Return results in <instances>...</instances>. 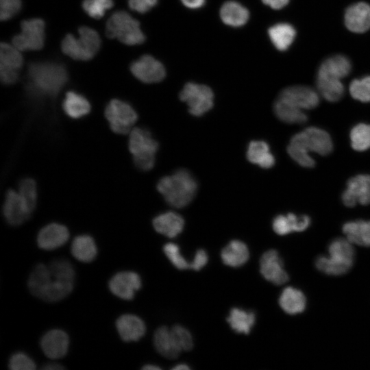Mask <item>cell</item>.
Returning a JSON list of instances; mask_svg holds the SVG:
<instances>
[{
	"label": "cell",
	"mask_w": 370,
	"mask_h": 370,
	"mask_svg": "<svg viewBox=\"0 0 370 370\" xmlns=\"http://www.w3.org/2000/svg\"><path fill=\"white\" fill-rule=\"evenodd\" d=\"M27 89L38 96L54 97L68 80L65 67L55 62H34L27 69Z\"/></svg>",
	"instance_id": "6da1fadb"
},
{
	"label": "cell",
	"mask_w": 370,
	"mask_h": 370,
	"mask_svg": "<svg viewBox=\"0 0 370 370\" xmlns=\"http://www.w3.org/2000/svg\"><path fill=\"white\" fill-rule=\"evenodd\" d=\"M157 189L170 206L180 208L193 199L197 190V182L188 171L179 169L161 178Z\"/></svg>",
	"instance_id": "7a4b0ae2"
},
{
	"label": "cell",
	"mask_w": 370,
	"mask_h": 370,
	"mask_svg": "<svg viewBox=\"0 0 370 370\" xmlns=\"http://www.w3.org/2000/svg\"><path fill=\"white\" fill-rule=\"evenodd\" d=\"M329 256H321L315 262L320 271L330 275H341L353 265L355 252L352 243L347 238H336L328 247Z\"/></svg>",
	"instance_id": "3957f363"
},
{
	"label": "cell",
	"mask_w": 370,
	"mask_h": 370,
	"mask_svg": "<svg viewBox=\"0 0 370 370\" xmlns=\"http://www.w3.org/2000/svg\"><path fill=\"white\" fill-rule=\"evenodd\" d=\"M79 38L67 34L62 41V52L77 60H89L99 51L101 38L98 33L88 27L79 28Z\"/></svg>",
	"instance_id": "277c9868"
},
{
	"label": "cell",
	"mask_w": 370,
	"mask_h": 370,
	"mask_svg": "<svg viewBox=\"0 0 370 370\" xmlns=\"http://www.w3.org/2000/svg\"><path fill=\"white\" fill-rule=\"evenodd\" d=\"M130 133L128 146L135 166L144 171L151 169L158 149V142L144 128L135 127Z\"/></svg>",
	"instance_id": "5b68a950"
},
{
	"label": "cell",
	"mask_w": 370,
	"mask_h": 370,
	"mask_svg": "<svg viewBox=\"0 0 370 370\" xmlns=\"http://www.w3.org/2000/svg\"><path fill=\"white\" fill-rule=\"evenodd\" d=\"M106 34L127 45H140L145 40L139 22L124 11H117L111 15L106 23Z\"/></svg>",
	"instance_id": "8992f818"
},
{
	"label": "cell",
	"mask_w": 370,
	"mask_h": 370,
	"mask_svg": "<svg viewBox=\"0 0 370 370\" xmlns=\"http://www.w3.org/2000/svg\"><path fill=\"white\" fill-rule=\"evenodd\" d=\"M180 99L187 104L191 114L199 116L212 108L214 94L206 85L188 82L181 90Z\"/></svg>",
	"instance_id": "52a82bcc"
},
{
	"label": "cell",
	"mask_w": 370,
	"mask_h": 370,
	"mask_svg": "<svg viewBox=\"0 0 370 370\" xmlns=\"http://www.w3.org/2000/svg\"><path fill=\"white\" fill-rule=\"evenodd\" d=\"M105 116L111 130L119 134L130 132L138 119L136 112L129 103L116 99L106 106Z\"/></svg>",
	"instance_id": "ba28073f"
},
{
	"label": "cell",
	"mask_w": 370,
	"mask_h": 370,
	"mask_svg": "<svg viewBox=\"0 0 370 370\" xmlns=\"http://www.w3.org/2000/svg\"><path fill=\"white\" fill-rule=\"evenodd\" d=\"M21 32L12 38V42L19 51L40 50L45 42V22L40 18L25 20Z\"/></svg>",
	"instance_id": "9c48e42d"
},
{
	"label": "cell",
	"mask_w": 370,
	"mask_h": 370,
	"mask_svg": "<svg viewBox=\"0 0 370 370\" xmlns=\"http://www.w3.org/2000/svg\"><path fill=\"white\" fill-rule=\"evenodd\" d=\"M290 142L302 147L308 152L313 151L321 156L328 155L333 149L330 134L316 127H309L295 134Z\"/></svg>",
	"instance_id": "30bf717a"
},
{
	"label": "cell",
	"mask_w": 370,
	"mask_h": 370,
	"mask_svg": "<svg viewBox=\"0 0 370 370\" xmlns=\"http://www.w3.org/2000/svg\"><path fill=\"white\" fill-rule=\"evenodd\" d=\"M23 59L15 47L1 42L0 47V78L5 85L14 84L18 79Z\"/></svg>",
	"instance_id": "8fae6325"
},
{
	"label": "cell",
	"mask_w": 370,
	"mask_h": 370,
	"mask_svg": "<svg viewBox=\"0 0 370 370\" xmlns=\"http://www.w3.org/2000/svg\"><path fill=\"white\" fill-rule=\"evenodd\" d=\"M341 199L347 207H354L357 203L370 204V175L360 174L350 178Z\"/></svg>",
	"instance_id": "7c38bea8"
},
{
	"label": "cell",
	"mask_w": 370,
	"mask_h": 370,
	"mask_svg": "<svg viewBox=\"0 0 370 370\" xmlns=\"http://www.w3.org/2000/svg\"><path fill=\"white\" fill-rule=\"evenodd\" d=\"M130 71L140 81L151 84L162 81L166 75L163 64L150 55H144L131 64Z\"/></svg>",
	"instance_id": "4fadbf2b"
},
{
	"label": "cell",
	"mask_w": 370,
	"mask_h": 370,
	"mask_svg": "<svg viewBox=\"0 0 370 370\" xmlns=\"http://www.w3.org/2000/svg\"><path fill=\"white\" fill-rule=\"evenodd\" d=\"M109 289L120 299L131 300L142 285L140 277L134 271H121L110 280Z\"/></svg>",
	"instance_id": "5bb4252c"
},
{
	"label": "cell",
	"mask_w": 370,
	"mask_h": 370,
	"mask_svg": "<svg viewBox=\"0 0 370 370\" xmlns=\"http://www.w3.org/2000/svg\"><path fill=\"white\" fill-rule=\"evenodd\" d=\"M260 271L262 276L275 285H281L288 280V275L284 269V264L275 249L264 252L260 260Z\"/></svg>",
	"instance_id": "9a60e30c"
},
{
	"label": "cell",
	"mask_w": 370,
	"mask_h": 370,
	"mask_svg": "<svg viewBox=\"0 0 370 370\" xmlns=\"http://www.w3.org/2000/svg\"><path fill=\"white\" fill-rule=\"evenodd\" d=\"M3 214L8 223L12 226H17L26 221L32 213L18 192L10 189L5 195Z\"/></svg>",
	"instance_id": "2e32d148"
},
{
	"label": "cell",
	"mask_w": 370,
	"mask_h": 370,
	"mask_svg": "<svg viewBox=\"0 0 370 370\" xmlns=\"http://www.w3.org/2000/svg\"><path fill=\"white\" fill-rule=\"evenodd\" d=\"M69 345V336L60 329L47 332L40 339V347L43 353L52 359L64 357L68 352Z\"/></svg>",
	"instance_id": "e0dca14e"
},
{
	"label": "cell",
	"mask_w": 370,
	"mask_h": 370,
	"mask_svg": "<svg viewBox=\"0 0 370 370\" xmlns=\"http://www.w3.org/2000/svg\"><path fill=\"white\" fill-rule=\"evenodd\" d=\"M69 238L67 227L51 223L43 227L38 234V246L45 250H53L64 245Z\"/></svg>",
	"instance_id": "ac0fdd59"
},
{
	"label": "cell",
	"mask_w": 370,
	"mask_h": 370,
	"mask_svg": "<svg viewBox=\"0 0 370 370\" xmlns=\"http://www.w3.org/2000/svg\"><path fill=\"white\" fill-rule=\"evenodd\" d=\"M279 97L290 101L302 110L316 108L319 103V97L316 91L306 86H293L284 88Z\"/></svg>",
	"instance_id": "d6986e66"
},
{
	"label": "cell",
	"mask_w": 370,
	"mask_h": 370,
	"mask_svg": "<svg viewBox=\"0 0 370 370\" xmlns=\"http://www.w3.org/2000/svg\"><path fill=\"white\" fill-rule=\"evenodd\" d=\"M345 23L349 30L363 33L370 28V5L364 2L352 4L345 11Z\"/></svg>",
	"instance_id": "ffe728a7"
},
{
	"label": "cell",
	"mask_w": 370,
	"mask_h": 370,
	"mask_svg": "<svg viewBox=\"0 0 370 370\" xmlns=\"http://www.w3.org/2000/svg\"><path fill=\"white\" fill-rule=\"evenodd\" d=\"M116 327L120 337L126 342L138 341L146 332L144 321L132 314L120 316L116 320Z\"/></svg>",
	"instance_id": "44dd1931"
},
{
	"label": "cell",
	"mask_w": 370,
	"mask_h": 370,
	"mask_svg": "<svg viewBox=\"0 0 370 370\" xmlns=\"http://www.w3.org/2000/svg\"><path fill=\"white\" fill-rule=\"evenodd\" d=\"M310 224V219L307 215L297 216L293 213L278 215L273 219L272 227L274 232L280 235H286L292 232H303Z\"/></svg>",
	"instance_id": "7402d4cb"
},
{
	"label": "cell",
	"mask_w": 370,
	"mask_h": 370,
	"mask_svg": "<svg viewBox=\"0 0 370 370\" xmlns=\"http://www.w3.org/2000/svg\"><path fill=\"white\" fill-rule=\"evenodd\" d=\"M153 345L157 352L165 358H177L182 351L171 329L162 326L157 329L153 336Z\"/></svg>",
	"instance_id": "603a6c76"
},
{
	"label": "cell",
	"mask_w": 370,
	"mask_h": 370,
	"mask_svg": "<svg viewBox=\"0 0 370 370\" xmlns=\"http://www.w3.org/2000/svg\"><path fill=\"white\" fill-rule=\"evenodd\" d=\"M153 225L158 233L174 238L182 232L184 221L180 214L166 212L156 217L153 220Z\"/></svg>",
	"instance_id": "cb8c5ba5"
},
{
	"label": "cell",
	"mask_w": 370,
	"mask_h": 370,
	"mask_svg": "<svg viewBox=\"0 0 370 370\" xmlns=\"http://www.w3.org/2000/svg\"><path fill=\"white\" fill-rule=\"evenodd\" d=\"M52 281L53 277L49 266L40 263L37 264L31 272L27 285L31 293L42 299Z\"/></svg>",
	"instance_id": "d4e9b609"
},
{
	"label": "cell",
	"mask_w": 370,
	"mask_h": 370,
	"mask_svg": "<svg viewBox=\"0 0 370 370\" xmlns=\"http://www.w3.org/2000/svg\"><path fill=\"white\" fill-rule=\"evenodd\" d=\"M220 17L227 25L239 27L248 21L249 12L242 4L234 1H229L223 4L220 10Z\"/></svg>",
	"instance_id": "484cf974"
},
{
	"label": "cell",
	"mask_w": 370,
	"mask_h": 370,
	"mask_svg": "<svg viewBox=\"0 0 370 370\" xmlns=\"http://www.w3.org/2000/svg\"><path fill=\"white\" fill-rule=\"evenodd\" d=\"M352 64L348 58L343 55H334L325 59L320 65L317 74L341 79L349 75Z\"/></svg>",
	"instance_id": "4316f807"
},
{
	"label": "cell",
	"mask_w": 370,
	"mask_h": 370,
	"mask_svg": "<svg viewBox=\"0 0 370 370\" xmlns=\"http://www.w3.org/2000/svg\"><path fill=\"white\" fill-rule=\"evenodd\" d=\"M343 232L352 244L370 247V221L347 222L343 226Z\"/></svg>",
	"instance_id": "83f0119b"
},
{
	"label": "cell",
	"mask_w": 370,
	"mask_h": 370,
	"mask_svg": "<svg viewBox=\"0 0 370 370\" xmlns=\"http://www.w3.org/2000/svg\"><path fill=\"white\" fill-rule=\"evenodd\" d=\"M273 110L276 116L286 123H304L308 119L302 109L279 96L274 103Z\"/></svg>",
	"instance_id": "f1b7e54d"
},
{
	"label": "cell",
	"mask_w": 370,
	"mask_h": 370,
	"mask_svg": "<svg viewBox=\"0 0 370 370\" xmlns=\"http://www.w3.org/2000/svg\"><path fill=\"white\" fill-rule=\"evenodd\" d=\"M281 308L288 314L302 312L306 306V299L304 293L293 287L284 288L279 298Z\"/></svg>",
	"instance_id": "f546056e"
},
{
	"label": "cell",
	"mask_w": 370,
	"mask_h": 370,
	"mask_svg": "<svg viewBox=\"0 0 370 370\" xmlns=\"http://www.w3.org/2000/svg\"><path fill=\"white\" fill-rule=\"evenodd\" d=\"M268 34L274 47L279 51H286L291 45L296 36L294 27L286 23H279L271 26Z\"/></svg>",
	"instance_id": "4dcf8cb0"
},
{
	"label": "cell",
	"mask_w": 370,
	"mask_h": 370,
	"mask_svg": "<svg viewBox=\"0 0 370 370\" xmlns=\"http://www.w3.org/2000/svg\"><path fill=\"white\" fill-rule=\"evenodd\" d=\"M249 253L247 245L242 241L234 240L221 251V257L223 263L232 267L243 265L249 259Z\"/></svg>",
	"instance_id": "1f68e13d"
},
{
	"label": "cell",
	"mask_w": 370,
	"mask_h": 370,
	"mask_svg": "<svg viewBox=\"0 0 370 370\" xmlns=\"http://www.w3.org/2000/svg\"><path fill=\"white\" fill-rule=\"evenodd\" d=\"M71 251L77 260L82 262H90L97 256V247L91 236L83 234L77 236L73 239Z\"/></svg>",
	"instance_id": "d6a6232c"
},
{
	"label": "cell",
	"mask_w": 370,
	"mask_h": 370,
	"mask_svg": "<svg viewBox=\"0 0 370 370\" xmlns=\"http://www.w3.org/2000/svg\"><path fill=\"white\" fill-rule=\"evenodd\" d=\"M247 158L250 162L264 169L271 168L275 163V158L270 152L268 144L262 140H253L249 143Z\"/></svg>",
	"instance_id": "836d02e7"
},
{
	"label": "cell",
	"mask_w": 370,
	"mask_h": 370,
	"mask_svg": "<svg viewBox=\"0 0 370 370\" xmlns=\"http://www.w3.org/2000/svg\"><path fill=\"white\" fill-rule=\"evenodd\" d=\"M62 108L68 116L79 119L88 114L91 107L89 101L84 96L74 91H69L65 95Z\"/></svg>",
	"instance_id": "e575fe53"
},
{
	"label": "cell",
	"mask_w": 370,
	"mask_h": 370,
	"mask_svg": "<svg viewBox=\"0 0 370 370\" xmlns=\"http://www.w3.org/2000/svg\"><path fill=\"white\" fill-rule=\"evenodd\" d=\"M317 86L320 94L328 101H338L344 95V86L339 79L317 74Z\"/></svg>",
	"instance_id": "d590c367"
},
{
	"label": "cell",
	"mask_w": 370,
	"mask_h": 370,
	"mask_svg": "<svg viewBox=\"0 0 370 370\" xmlns=\"http://www.w3.org/2000/svg\"><path fill=\"white\" fill-rule=\"evenodd\" d=\"M227 321L235 332L248 334L255 323L256 316L253 312L234 308L230 310Z\"/></svg>",
	"instance_id": "8d00e7d4"
},
{
	"label": "cell",
	"mask_w": 370,
	"mask_h": 370,
	"mask_svg": "<svg viewBox=\"0 0 370 370\" xmlns=\"http://www.w3.org/2000/svg\"><path fill=\"white\" fill-rule=\"evenodd\" d=\"M350 140L352 148L358 151H363L370 148V125L359 123L350 132Z\"/></svg>",
	"instance_id": "74e56055"
},
{
	"label": "cell",
	"mask_w": 370,
	"mask_h": 370,
	"mask_svg": "<svg viewBox=\"0 0 370 370\" xmlns=\"http://www.w3.org/2000/svg\"><path fill=\"white\" fill-rule=\"evenodd\" d=\"M18 192L32 213L37 201V188L35 181L29 177L22 179L18 184Z\"/></svg>",
	"instance_id": "f35d334b"
},
{
	"label": "cell",
	"mask_w": 370,
	"mask_h": 370,
	"mask_svg": "<svg viewBox=\"0 0 370 370\" xmlns=\"http://www.w3.org/2000/svg\"><path fill=\"white\" fill-rule=\"evenodd\" d=\"M49 268L55 278L74 282L75 273L69 261L64 259L54 260L49 264Z\"/></svg>",
	"instance_id": "ab89813d"
},
{
	"label": "cell",
	"mask_w": 370,
	"mask_h": 370,
	"mask_svg": "<svg viewBox=\"0 0 370 370\" xmlns=\"http://www.w3.org/2000/svg\"><path fill=\"white\" fill-rule=\"evenodd\" d=\"M352 97L362 102L370 101V75L354 79L349 85Z\"/></svg>",
	"instance_id": "60d3db41"
},
{
	"label": "cell",
	"mask_w": 370,
	"mask_h": 370,
	"mask_svg": "<svg viewBox=\"0 0 370 370\" xmlns=\"http://www.w3.org/2000/svg\"><path fill=\"white\" fill-rule=\"evenodd\" d=\"M114 5L112 0H84L82 8L90 17L99 19Z\"/></svg>",
	"instance_id": "b9f144b4"
},
{
	"label": "cell",
	"mask_w": 370,
	"mask_h": 370,
	"mask_svg": "<svg viewBox=\"0 0 370 370\" xmlns=\"http://www.w3.org/2000/svg\"><path fill=\"white\" fill-rule=\"evenodd\" d=\"M287 152L300 166L306 168L314 167V160L310 156L309 152L302 147L290 142L287 147Z\"/></svg>",
	"instance_id": "7bdbcfd3"
},
{
	"label": "cell",
	"mask_w": 370,
	"mask_h": 370,
	"mask_svg": "<svg viewBox=\"0 0 370 370\" xmlns=\"http://www.w3.org/2000/svg\"><path fill=\"white\" fill-rule=\"evenodd\" d=\"M163 250L169 260L178 269L190 268V264L182 256L176 244L169 243L164 246Z\"/></svg>",
	"instance_id": "ee69618b"
},
{
	"label": "cell",
	"mask_w": 370,
	"mask_h": 370,
	"mask_svg": "<svg viewBox=\"0 0 370 370\" xmlns=\"http://www.w3.org/2000/svg\"><path fill=\"white\" fill-rule=\"evenodd\" d=\"M9 368L12 370H34L36 363L26 354L16 352L12 354L9 360Z\"/></svg>",
	"instance_id": "f6af8a7d"
},
{
	"label": "cell",
	"mask_w": 370,
	"mask_h": 370,
	"mask_svg": "<svg viewBox=\"0 0 370 370\" xmlns=\"http://www.w3.org/2000/svg\"><path fill=\"white\" fill-rule=\"evenodd\" d=\"M171 329L182 351H188L193 348V337L187 329L180 325H175Z\"/></svg>",
	"instance_id": "bcb514c9"
},
{
	"label": "cell",
	"mask_w": 370,
	"mask_h": 370,
	"mask_svg": "<svg viewBox=\"0 0 370 370\" xmlns=\"http://www.w3.org/2000/svg\"><path fill=\"white\" fill-rule=\"evenodd\" d=\"M21 0H0V18L6 21L16 15L21 9Z\"/></svg>",
	"instance_id": "7dc6e473"
},
{
	"label": "cell",
	"mask_w": 370,
	"mask_h": 370,
	"mask_svg": "<svg viewBox=\"0 0 370 370\" xmlns=\"http://www.w3.org/2000/svg\"><path fill=\"white\" fill-rule=\"evenodd\" d=\"M158 3V0H128L129 7L140 14L151 10Z\"/></svg>",
	"instance_id": "c3c4849f"
},
{
	"label": "cell",
	"mask_w": 370,
	"mask_h": 370,
	"mask_svg": "<svg viewBox=\"0 0 370 370\" xmlns=\"http://www.w3.org/2000/svg\"><path fill=\"white\" fill-rule=\"evenodd\" d=\"M208 255L204 249L197 251L194 259L190 264V268L195 271H199L203 268L208 262Z\"/></svg>",
	"instance_id": "681fc988"
},
{
	"label": "cell",
	"mask_w": 370,
	"mask_h": 370,
	"mask_svg": "<svg viewBox=\"0 0 370 370\" xmlns=\"http://www.w3.org/2000/svg\"><path fill=\"white\" fill-rule=\"evenodd\" d=\"M262 3L274 10H280L285 7L289 0H262Z\"/></svg>",
	"instance_id": "f907efd6"
},
{
	"label": "cell",
	"mask_w": 370,
	"mask_h": 370,
	"mask_svg": "<svg viewBox=\"0 0 370 370\" xmlns=\"http://www.w3.org/2000/svg\"><path fill=\"white\" fill-rule=\"evenodd\" d=\"M181 2L188 8L199 9L204 6L206 0H180Z\"/></svg>",
	"instance_id": "816d5d0a"
},
{
	"label": "cell",
	"mask_w": 370,
	"mask_h": 370,
	"mask_svg": "<svg viewBox=\"0 0 370 370\" xmlns=\"http://www.w3.org/2000/svg\"><path fill=\"white\" fill-rule=\"evenodd\" d=\"M42 369L43 370H62L64 369V367H63L61 364L51 362L44 364Z\"/></svg>",
	"instance_id": "f5cc1de1"
},
{
	"label": "cell",
	"mask_w": 370,
	"mask_h": 370,
	"mask_svg": "<svg viewBox=\"0 0 370 370\" xmlns=\"http://www.w3.org/2000/svg\"><path fill=\"white\" fill-rule=\"evenodd\" d=\"M142 369L144 370H158L160 369V367L155 365L148 364L143 367Z\"/></svg>",
	"instance_id": "db71d44e"
},
{
	"label": "cell",
	"mask_w": 370,
	"mask_h": 370,
	"mask_svg": "<svg viewBox=\"0 0 370 370\" xmlns=\"http://www.w3.org/2000/svg\"><path fill=\"white\" fill-rule=\"evenodd\" d=\"M173 370H188L190 367L186 364H179L173 368Z\"/></svg>",
	"instance_id": "11a10c76"
}]
</instances>
